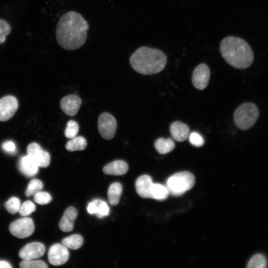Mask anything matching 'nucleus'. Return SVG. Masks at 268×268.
<instances>
[{"label": "nucleus", "mask_w": 268, "mask_h": 268, "mask_svg": "<svg viewBox=\"0 0 268 268\" xmlns=\"http://www.w3.org/2000/svg\"><path fill=\"white\" fill-rule=\"evenodd\" d=\"M89 25L78 12L68 11L60 18L56 28V37L59 45L67 50L80 48L87 37Z\"/></svg>", "instance_id": "nucleus-1"}, {"label": "nucleus", "mask_w": 268, "mask_h": 268, "mask_svg": "<svg viewBox=\"0 0 268 268\" xmlns=\"http://www.w3.org/2000/svg\"><path fill=\"white\" fill-rule=\"evenodd\" d=\"M221 55L226 63L237 69H245L252 64L254 56L248 43L243 39L229 36L220 44Z\"/></svg>", "instance_id": "nucleus-2"}, {"label": "nucleus", "mask_w": 268, "mask_h": 268, "mask_svg": "<svg viewBox=\"0 0 268 268\" xmlns=\"http://www.w3.org/2000/svg\"><path fill=\"white\" fill-rule=\"evenodd\" d=\"M132 68L144 75H151L161 71L167 63V57L161 50L146 46L136 49L129 60Z\"/></svg>", "instance_id": "nucleus-3"}, {"label": "nucleus", "mask_w": 268, "mask_h": 268, "mask_svg": "<svg viewBox=\"0 0 268 268\" xmlns=\"http://www.w3.org/2000/svg\"><path fill=\"white\" fill-rule=\"evenodd\" d=\"M259 116V110L257 106L252 102H245L237 108L233 118L239 129L248 130L254 125Z\"/></svg>", "instance_id": "nucleus-4"}, {"label": "nucleus", "mask_w": 268, "mask_h": 268, "mask_svg": "<svg viewBox=\"0 0 268 268\" xmlns=\"http://www.w3.org/2000/svg\"><path fill=\"white\" fill-rule=\"evenodd\" d=\"M195 178L188 171L176 173L167 180L166 187L169 194L174 196H180L191 190L194 186Z\"/></svg>", "instance_id": "nucleus-5"}, {"label": "nucleus", "mask_w": 268, "mask_h": 268, "mask_svg": "<svg viewBox=\"0 0 268 268\" xmlns=\"http://www.w3.org/2000/svg\"><path fill=\"white\" fill-rule=\"evenodd\" d=\"M35 226L33 220L29 217H23L12 222L9 230L15 237L23 239L31 235L34 231Z\"/></svg>", "instance_id": "nucleus-6"}, {"label": "nucleus", "mask_w": 268, "mask_h": 268, "mask_svg": "<svg viewBox=\"0 0 268 268\" xmlns=\"http://www.w3.org/2000/svg\"><path fill=\"white\" fill-rule=\"evenodd\" d=\"M98 131L102 137L110 140L113 138L117 129V122L114 117L107 112L102 113L98 121Z\"/></svg>", "instance_id": "nucleus-7"}, {"label": "nucleus", "mask_w": 268, "mask_h": 268, "mask_svg": "<svg viewBox=\"0 0 268 268\" xmlns=\"http://www.w3.org/2000/svg\"><path fill=\"white\" fill-rule=\"evenodd\" d=\"M27 154L35 160L39 167L46 168L49 166L50 155L48 151L43 150L38 143H30L27 147Z\"/></svg>", "instance_id": "nucleus-8"}, {"label": "nucleus", "mask_w": 268, "mask_h": 268, "mask_svg": "<svg viewBox=\"0 0 268 268\" xmlns=\"http://www.w3.org/2000/svg\"><path fill=\"white\" fill-rule=\"evenodd\" d=\"M210 71L207 65L201 63L194 69L192 74V83L199 90H203L207 86L210 78Z\"/></svg>", "instance_id": "nucleus-9"}, {"label": "nucleus", "mask_w": 268, "mask_h": 268, "mask_svg": "<svg viewBox=\"0 0 268 268\" xmlns=\"http://www.w3.org/2000/svg\"><path fill=\"white\" fill-rule=\"evenodd\" d=\"M18 107L17 99L7 95L0 99V121H6L11 118Z\"/></svg>", "instance_id": "nucleus-10"}, {"label": "nucleus", "mask_w": 268, "mask_h": 268, "mask_svg": "<svg viewBox=\"0 0 268 268\" xmlns=\"http://www.w3.org/2000/svg\"><path fill=\"white\" fill-rule=\"evenodd\" d=\"M69 252L64 245L55 244L49 249L48 259L52 265L58 266L64 264L68 260Z\"/></svg>", "instance_id": "nucleus-11"}, {"label": "nucleus", "mask_w": 268, "mask_h": 268, "mask_svg": "<svg viewBox=\"0 0 268 268\" xmlns=\"http://www.w3.org/2000/svg\"><path fill=\"white\" fill-rule=\"evenodd\" d=\"M46 248L40 242H31L24 246L19 251V256L23 260H35L43 256Z\"/></svg>", "instance_id": "nucleus-12"}, {"label": "nucleus", "mask_w": 268, "mask_h": 268, "mask_svg": "<svg viewBox=\"0 0 268 268\" xmlns=\"http://www.w3.org/2000/svg\"><path fill=\"white\" fill-rule=\"evenodd\" d=\"M81 100L76 95H68L63 98L60 102L62 110L68 116H74L78 112Z\"/></svg>", "instance_id": "nucleus-13"}, {"label": "nucleus", "mask_w": 268, "mask_h": 268, "mask_svg": "<svg viewBox=\"0 0 268 268\" xmlns=\"http://www.w3.org/2000/svg\"><path fill=\"white\" fill-rule=\"evenodd\" d=\"M38 167L35 160L28 155L22 156L18 163L19 171L26 177L35 175L38 171Z\"/></svg>", "instance_id": "nucleus-14"}, {"label": "nucleus", "mask_w": 268, "mask_h": 268, "mask_svg": "<svg viewBox=\"0 0 268 268\" xmlns=\"http://www.w3.org/2000/svg\"><path fill=\"white\" fill-rule=\"evenodd\" d=\"M153 184L150 176L143 175L139 177L135 184L137 194L143 198H151V191Z\"/></svg>", "instance_id": "nucleus-15"}, {"label": "nucleus", "mask_w": 268, "mask_h": 268, "mask_svg": "<svg viewBox=\"0 0 268 268\" xmlns=\"http://www.w3.org/2000/svg\"><path fill=\"white\" fill-rule=\"evenodd\" d=\"M170 132L172 137L177 141H185L190 134L188 126L180 121L173 122L170 126Z\"/></svg>", "instance_id": "nucleus-16"}, {"label": "nucleus", "mask_w": 268, "mask_h": 268, "mask_svg": "<svg viewBox=\"0 0 268 268\" xmlns=\"http://www.w3.org/2000/svg\"><path fill=\"white\" fill-rule=\"evenodd\" d=\"M77 215L76 209L72 207H68L59 223L60 229L64 232H70L73 230L74 221Z\"/></svg>", "instance_id": "nucleus-17"}, {"label": "nucleus", "mask_w": 268, "mask_h": 268, "mask_svg": "<svg viewBox=\"0 0 268 268\" xmlns=\"http://www.w3.org/2000/svg\"><path fill=\"white\" fill-rule=\"evenodd\" d=\"M128 164L123 160H116L108 163L103 169L107 175L120 176L125 174L128 171Z\"/></svg>", "instance_id": "nucleus-18"}, {"label": "nucleus", "mask_w": 268, "mask_h": 268, "mask_svg": "<svg viewBox=\"0 0 268 268\" xmlns=\"http://www.w3.org/2000/svg\"><path fill=\"white\" fill-rule=\"evenodd\" d=\"M175 147V144L171 138L165 139L160 137L154 142L155 148L161 154H165L171 152Z\"/></svg>", "instance_id": "nucleus-19"}, {"label": "nucleus", "mask_w": 268, "mask_h": 268, "mask_svg": "<svg viewBox=\"0 0 268 268\" xmlns=\"http://www.w3.org/2000/svg\"><path fill=\"white\" fill-rule=\"evenodd\" d=\"M122 190V186L119 183L116 182L110 185L108 190V198L111 205H116L118 204Z\"/></svg>", "instance_id": "nucleus-20"}, {"label": "nucleus", "mask_w": 268, "mask_h": 268, "mask_svg": "<svg viewBox=\"0 0 268 268\" xmlns=\"http://www.w3.org/2000/svg\"><path fill=\"white\" fill-rule=\"evenodd\" d=\"M151 199L163 201L168 198L169 194L166 186L159 183H153L151 188Z\"/></svg>", "instance_id": "nucleus-21"}, {"label": "nucleus", "mask_w": 268, "mask_h": 268, "mask_svg": "<svg viewBox=\"0 0 268 268\" xmlns=\"http://www.w3.org/2000/svg\"><path fill=\"white\" fill-rule=\"evenodd\" d=\"M87 146L86 139L82 136H75L67 142L66 148L69 151L83 150Z\"/></svg>", "instance_id": "nucleus-22"}, {"label": "nucleus", "mask_w": 268, "mask_h": 268, "mask_svg": "<svg viewBox=\"0 0 268 268\" xmlns=\"http://www.w3.org/2000/svg\"><path fill=\"white\" fill-rule=\"evenodd\" d=\"M62 243L67 248L76 250L82 246L83 239L81 235L74 234L64 238L62 240Z\"/></svg>", "instance_id": "nucleus-23"}, {"label": "nucleus", "mask_w": 268, "mask_h": 268, "mask_svg": "<svg viewBox=\"0 0 268 268\" xmlns=\"http://www.w3.org/2000/svg\"><path fill=\"white\" fill-rule=\"evenodd\" d=\"M266 267V259L260 254L253 256L249 261L247 265L248 268H265Z\"/></svg>", "instance_id": "nucleus-24"}, {"label": "nucleus", "mask_w": 268, "mask_h": 268, "mask_svg": "<svg viewBox=\"0 0 268 268\" xmlns=\"http://www.w3.org/2000/svg\"><path fill=\"white\" fill-rule=\"evenodd\" d=\"M43 188V183L39 180L34 179L32 180L27 187L25 195L26 197L34 195Z\"/></svg>", "instance_id": "nucleus-25"}, {"label": "nucleus", "mask_w": 268, "mask_h": 268, "mask_svg": "<svg viewBox=\"0 0 268 268\" xmlns=\"http://www.w3.org/2000/svg\"><path fill=\"white\" fill-rule=\"evenodd\" d=\"M79 131V126L76 121H69L65 131V135L67 138H72L75 137Z\"/></svg>", "instance_id": "nucleus-26"}, {"label": "nucleus", "mask_w": 268, "mask_h": 268, "mask_svg": "<svg viewBox=\"0 0 268 268\" xmlns=\"http://www.w3.org/2000/svg\"><path fill=\"white\" fill-rule=\"evenodd\" d=\"M36 210L34 203L30 201H26L20 204L18 212L22 216L29 215Z\"/></svg>", "instance_id": "nucleus-27"}, {"label": "nucleus", "mask_w": 268, "mask_h": 268, "mask_svg": "<svg viewBox=\"0 0 268 268\" xmlns=\"http://www.w3.org/2000/svg\"><path fill=\"white\" fill-rule=\"evenodd\" d=\"M4 206L10 213L14 214L18 211L20 201L18 198L13 197L5 202Z\"/></svg>", "instance_id": "nucleus-28"}, {"label": "nucleus", "mask_w": 268, "mask_h": 268, "mask_svg": "<svg viewBox=\"0 0 268 268\" xmlns=\"http://www.w3.org/2000/svg\"><path fill=\"white\" fill-rule=\"evenodd\" d=\"M21 268H47V264L40 260H23L19 264Z\"/></svg>", "instance_id": "nucleus-29"}, {"label": "nucleus", "mask_w": 268, "mask_h": 268, "mask_svg": "<svg viewBox=\"0 0 268 268\" xmlns=\"http://www.w3.org/2000/svg\"><path fill=\"white\" fill-rule=\"evenodd\" d=\"M34 196L35 201L41 205L48 204L50 203L52 200L51 195L48 193L45 192H38Z\"/></svg>", "instance_id": "nucleus-30"}, {"label": "nucleus", "mask_w": 268, "mask_h": 268, "mask_svg": "<svg viewBox=\"0 0 268 268\" xmlns=\"http://www.w3.org/2000/svg\"><path fill=\"white\" fill-rule=\"evenodd\" d=\"M11 31L9 24L3 19H0V44L5 41L6 37Z\"/></svg>", "instance_id": "nucleus-31"}, {"label": "nucleus", "mask_w": 268, "mask_h": 268, "mask_svg": "<svg viewBox=\"0 0 268 268\" xmlns=\"http://www.w3.org/2000/svg\"><path fill=\"white\" fill-rule=\"evenodd\" d=\"M190 142L196 147H201L204 144V140L202 137L198 133L193 132L189 135Z\"/></svg>", "instance_id": "nucleus-32"}, {"label": "nucleus", "mask_w": 268, "mask_h": 268, "mask_svg": "<svg viewBox=\"0 0 268 268\" xmlns=\"http://www.w3.org/2000/svg\"><path fill=\"white\" fill-rule=\"evenodd\" d=\"M109 213V208L107 203L104 201L97 200V215L98 217L107 216Z\"/></svg>", "instance_id": "nucleus-33"}, {"label": "nucleus", "mask_w": 268, "mask_h": 268, "mask_svg": "<svg viewBox=\"0 0 268 268\" xmlns=\"http://www.w3.org/2000/svg\"><path fill=\"white\" fill-rule=\"evenodd\" d=\"M1 147L4 151L10 154H14L16 152L15 144L12 141L8 140L4 142Z\"/></svg>", "instance_id": "nucleus-34"}, {"label": "nucleus", "mask_w": 268, "mask_h": 268, "mask_svg": "<svg viewBox=\"0 0 268 268\" xmlns=\"http://www.w3.org/2000/svg\"><path fill=\"white\" fill-rule=\"evenodd\" d=\"M87 210L90 214L96 213L97 211V200L90 202L88 205Z\"/></svg>", "instance_id": "nucleus-35"}, {"label": "nucleus", "mask_w": 268, "mask_h": 268, "mask_svg": "<svg viewBox=\"0 0 268 268\" xmlns=\"http://www.w3.org/2000/svg\"><path fill=\"white\" fill-rule=\"evenodd\" d=\"M12 266L7 261L0 260V268H11Z\"/></svg>", "instance_id": "nucleus-36"}]
</instances>
